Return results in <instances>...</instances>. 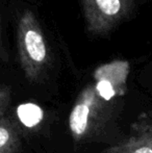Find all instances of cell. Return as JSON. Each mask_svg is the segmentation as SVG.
Returning a JSON list of instances; mask_svg holds the SVG:
<instances>
[{
  "label": "cell",
  "mask_w": 152,
  "mask_h": 153,
  "mask_svg": "<svg viewBox=\"0 0 152 153\" xmlns=\"http://www.w3.org/2000/svg\"><path fill=\"white\" fill-rule=\"evenodd\" d=\"M104 102L95 85H89L80 93L69 116V128L73 139L81 140L92 125V120Z\"/></svg>",
  "instance_id": "4"
},
{
  "label": "cell",
  "mask_w": 152,
  "mask_h": 153,
  "mask_svg": "<svg viewBox=\"0 0 152 153\" xmlns=\"http://www.w3.org/2000/svg\"><path fill=\"white\" fill-rule=\"evenodd\" d=\"M129 71L130 65L126 61H114L97 69L95 88L104 102L125 94Z\"/></svg>",
  "instance_id": "3"
},
{
  "label": "cell",
  "mask_w": 152,
  "mask_h": 153,
  "mask_svg": "<svg viewBox=\"0 0 152 153\" xmlns=\"http://www.w3.org/2000/svg\"><path fill=\"white\" fill-rule=\"evenodd\" d=\"M87 31L108 36L122 23L133 18L148 0H80Z\"/></svg>",
  "instance_id": "2"
},
{
  "label": "cell",
  "mask_w": 152,
  "mask_h": 153,
  "mask_svg": "<svg viewBox=\"0 0 152 153\" xmlns=\"http://www.w3.org/2000/svg\"><path fill=\"white\" fill-rule=\"evenodd\" d=\"M0 45H1V28H0Z\"/></svg>",
  "instance_id": "10"
},
{
  "label": "cell",
  "mask_w": 152,
  "mask_h": 153,
  "mask_svg": "<svg viewBox=\"0 0 152 153\" xmlns=\"http://www.w3.org/2000/svg\"><path fill=\"white\" fill-rule=\"evenodd\" d=\"M17 115L21 123L28 128L37 126L43 119L42 108L35 103H24L19 105Z\"/></svg>",
  "instance_id": "7"
},
{
  "label": "cell",
  "mask_w": 152,
  "mask_h": 153,
  "mask_svg": "<svg viewBox=\"0 0 152 153\" xmlns=\"http://www.w3.org/2000/svg\"><path fill=\"white\" fill-rule=\"evenodd\" d=\"M19 59L29 81H38L50 61L49 46L36 15L30 10L22 12L17 24Z\"/></svg>",
  "instance_id": "1"
},
{
  "label": "cell",
  "mask_w": 152,
  "mask_h": 153,
  "mask_svg": "<svg viewBox=\"0 0 152 153\" xmlns=\"http://www.w3.org/2000/svg\"><path fill=\"white\" fill-rule=\"evenodd\" d=\"M145 73H146V77L152 83V62H149V64L146 66V68H145Z\"/></svg>",
  "instance_id": "9"
},
{
  "label": "cell",
  "mask_w": 152,
  "mask_h": 153,
  "mask_svg": "<svg viewBox=\"0 0 152 153\" xmlns=\"http://www.w3.org/2000/svg\"><path fill=\"white\" fill-rule=\"evenodd\" d=\"M8 99H10V93L6 89H0V105L8 104Z\"/></svg>",
  "instance_id": "8"
},
{
  "label": "cell",
  "mask_w": 152,
  "mask_h": 153,
  "mask_svg": "<svg viewBox=\"0 0 152 153\" xmlns=\"http://www.w3.org/2000/svg\"><path fill=\"white\" fill-rule=\"evenodd\" d=\"M105 153H152V119L143 115L131 125L129 137Z\"/></svg>",
  "instance_id": "5"
},
{
  "label": "cell",
  "mask_w": 152,
  "mask_h": 153,
  "mask_svg": "<svg viewBox=\"0 0 152 153\" xmlns=\"http://www.w3.org/2000/svg\"><path fill=\"white\" fill-rule=\"evenodd\" d=\"M20 145L18 128L6 114V105H0V153H16Z\"/></svg>",
  "instance_id": "6"
}]
</instances>
